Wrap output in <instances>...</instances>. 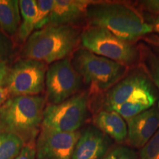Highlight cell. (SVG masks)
Masks as SVG:
<instances>
[{
	"label": "cell",
	"instance_id": "obj_1",
	"mask_svg": "<svg viewBox=\"0 0 159 159\" xmlns=\"http://www.w3.org/2000/svg\"><path fill=\"white\" fill-rule=\"evenodd\" d=\"M85 18L89 26L106 29L130 42L152 32L142 14L126 3L92 2L87 7Z\"/></svg>",
	"mask_w": 159,
	"mask_h": 159
},
{
	"label": "cell",
	"instance_id": "obj_24",
	"mask_svg": "<svg viewBox=\"0 0 159 159\" xmlns=\"http://www.w3.org/2000/svg\"><path fill=\"white\" fill-rule=\"evenodd\" d=\"M139 5L150 15L159 16V0H145L139 2Z\"/></svg>",
	"mask_w": 159,
	"mask_h": 159
},
{
	"label": "cell",
	"instance_id": "obj_5",
	"mask_svg": "<svg viewBox=\"0 0 159 159\" xmlns=\"http://www.w3.org/2000/svg\"><path fill=\"white\" fill-rule=\"evenodd\" d=\"M80 41L84 49L126 67L140 61L138 46L102 27L89 26L81 33Z\"/></svg>",
	"mask_w": 159,
	"mask_h": 159
},
{
	"label": "cell",
	"instance_id": "obj_16",
	"mask_svg": "<svg viewBox=\"0 0 159 159\" xmlns=\"http://www.w3.org/2000/svg\"><path fill=\"white\" fill-rule=\"evenodd\" d=\"M19 8L22 21L18 35L22 42H25L35 28L37 19V5L35 0H20Z\"/></svg>",
	"mask_w": 159,
	"mask_h": 159
},
{
	"label": "cell",
	"instance_id": "obj_15",
	"mask_svg": "<svg viewBox=\"0 0 159 159\" xmlns=\"http://www.w3.org/2000/svg\"><path fill=\"white\" fill-rule=\"evenodd\" d=\"M21 25L19 1L0 0V28L6 35L13 36Z\"/></svg>",
	"mask_w": 159,
	"mask_h": 159
},
{
	"label": "cell",
	"instance_id": "obj_14",
	"mask_svg": "<svg viewBox=\"0 0 159 159\" xmlns=\"http://www.w3.org/2000/svg\"><path fill=\"white\" fill-rule=\"evenodd\" d=\"M94 126L111 140L122 144L128 137L127 122L114 111H100L94 117Z\"/></svg>",
	"mask_w": 159,
	"mask_h": 159
},
{
	"label": "cell",
	"instance_id": "obj_18",
	"mask_svg": "<svg viewBox=\"0 0 159 159\" xmlns=\"http://www.w3.org/2000/svg\"><path fill=\"white\" fill-rule=\"evenodd\" d=\"M25 144L16 135L0 131V159H15Z\"/></svg>",
	"mask_w": 159,
	"mask_h": 159
},
{
	"label": "cell",
	"instance_id": "obj_26",
	"mask_svg": "<svg viewBox=\"0 0 159 159\" xmlns=\"http://www.w3.org/2000/svg\"><path fill=\"white\" fill-rule=\"evenodd\" d=\"M8 70L9 69L6 63L0 62V87H4Z\"/></svg>",
	"mask_w": 159,
	"mask_h": 159
},
{
	"label": "cell",
	"instance_id": "obj_23",
	"mask_svg": "<svg viewBox=\"0 0 159 159\" xmlns=\"http://www.w3.org/2000/svg\"><path fill=\"white\" fill-rule=\"evenodd\" d=\"M15 159H36V150L34 140L25 143L19 156Z\"/></svg>",
	"mask_w": 159,
	"mask_h": 159
},
{
	"label": "cell",
	"instance_id": "obj_19",
	"mask_svg": "<svg viewBox=\"0 0 159 159\" xmlns=\"http://www.w3.org/2000/svg\"><path fill=\"white\" fill-rule=\"evenodd\" d=\"M55 0H38L37 19L35 30H39L46 27L49 23V16L54 5Z\"/></svg>",
	"mask_w": 159,
	"mask_h": 159
},
{
	"label": "cell",
	"instance_id": "obj_12",
	"mask_svg": "<svg viewBox=\"0 0 159 159\" xmlns=\"http://www.w3.org/2000/svg\"><path fill=\"white\" fill-rule=\"evenodd\" d=\"M111 142L96 127H88L80 134L71 159H101L111 148Z\"/></svg>",
	"mask_w": 159,
	"mask_h": 159
},
{
	"label": "cell",
	"instance_id": "obj_4",
	"mask_svg": "<svg viewBox=\"0 0 159 159\" xmlns=\"http://www.w3.org/2000/svg\"><path fill=\"white\" fill-rule=\"evenodd\" d=\"M71 63L83 82L97 92H106L128 72V67L84 48L75 52Z\"/></svg>",
	"mask_w": 159,
	"mask_h": 159
},
{
	"label": "cell",
	"instance_id": "obj_8",
	"mask_svg": "<svg viewBox=\"0 0 159 159\" xmlns=\"http://www.w3.org/2000/svg\"><path fill=\"white\" fill-rule=\"evenodd\" d=\"M47 71L44 63L20 59L8 70L4 86L13 96H36L44 89Z\"/></svg>",
	"mask_w": 159,
	"mask_h": 159
},
{
	"label": "cell",
	"instance_id": "obj_9",
	"mask_svg": "<svg viewBox=\"0 0 159 159\" xmlns=\"http://www.w3.org/2000/svg\"><path fill=\"white\" fill-rule=\"evenodd\" d=\"M83 79L68 58L51 63L45 77L47 99L50 104H59L77 94Z\"/></svg>",
	"mask_w": 159,
	"mask_h": 159
},
{
	"label": "cell",
	"instance_id": "obj_6",
	"mask_svg": "<svg viewBox=\"0 0 159 159\" xmlns=\"http://www.w3.org/2000/svg\"><path fill=\"white\" fill-rule=\"evenodd\" d=\"M159 93L142 66L136 67L103 95V111L133 101H148L155 104Z\"/></svg>",
	"mask_w": 159,
	"mask_h": 159
},
{
	"label": "cell",
	"instance_id": "obj_10",
	"mask_svg": "<svg viewBox=\"0 0 159 159\" xmlns=\"http://www.w3.org/2000/svg\"><path fill=\"white\" fill-rule=\"evenodd\" d=\"M81 133H62L41 128L35 150L37 159H71Z\"/></svg>",
	"mask_w": 159,
	"mask_h": 159
},
{
	"label": "cell",
	"instance_id": "obj_20",
	"mask_svg": "<svg viewBox=\"0 0 159 159\" xmlns=\"http://www.w3.org/2000/svg\"><path fill=\"white\" fill-rule=\"evenodd\" d=\"M101 159H139V156L130 147L116 145L109 149Z\"/></svg>",
	"mask_w": 159,
	"mask_h": 159
},
{
	"label": "cell",
	"instance_id": "obj_17",
	"mask_svg": "<svg viewBox=\"0 0 159 159\" xmlns=\"http://www.w3.org/2000/svg\"><path fill=\"white\" fill-rule=\"evenodd\" d=\"M142 66L159 93V55L146 45L139 46Z\"/></svg>",
	"mask_w": 159,
	"mask_h": 159
},
{
	"label": "cell",
	"instance_id": "obj_3",
	"mask_svg": "<svg viewBox=\"0 0 159 159\" xmlns=\"http://www.w3.org/2000/svg\"><path fill=\"white\" fill-rule=\"evenodd\" d=\"M46 99L13 96L0 106V131L15 134L24 142L34 140L43 120Z\"/></svg>",
	"mask_w": 159,
	"mask_h": 159
},
{
	"label": "cell",
	"instance_id": "obj_11",
	"mask_svg": "<svg viewBox=\"0 0 159 159\" xmlns=\"http://www.w3.org/2000/svg\"><path fill=\"white\" fill-rule=\"evenodd\" d=\"M128 140L130 148L142 149L159 129L158 107L152 106L126 121Z\"/></svg>",
	"mask_w": 159,
	"mask_h": 159
},
{
	"label": "cell",
	"instance_id": "obj_25",
	"mask_svg": "<svg viewBox=\"0 0 159 159\" xmlns=\"http://www.w3.org/2000/svg\"><path fill=\"white\" fill-rule=\"evenodd\" d=\"M145 20L150 25L152 31L156 32L159 35V16L150 15Z\"/></svg>",
	"mask_w": 159,
	"mask_h": 159
},
{
	"label": "cell",
	"instance_id": "obj_2",
	"mask_svg": "<svg viewBox=\"0 0 159 159\" xmlns=\"http://www.w3.org/2000/svg\"><path fill=\"white\" fill-rule=\"evenodd\" d=\"M80 35L71 25H47L35 30L25 41L24 58L52 63L66 57L75 50Z\"/></svg>",
	"mask_w": 159,
	"mask_h": 159
},
{
	"label": "cell",
	"instance_id": "obj_21",
	"mask_svg": "<svg viewBox=\"0 0 159 159\" xmlns=\"http://www.w3.org/2000/svg\"><path fill=\"white\" fill-rule=\"evenodd\" d=\"M139 159H159V129L139 152Z\"/></svg>",
	"mask_w": 159,
	"mask_h": 159
},
{
	"label": "cell",
	"instance_id": "obj_28",
	"mask_svg": "<svg viewBox=\"0 0 159 159\" xmlns=\"http://www.w3.org/2000/svg\"><path fill=\"white\" fill-rule=\"evenodd\" d=\"M158 113H159V101H158Z\"/></svg>",
	"mask_w": 159,
	"mask_h": 159
},
{
	"label": "cell",
	"instance_id": "obj_22",
	"mask_svg": "<svg viewBox=\"0 0 159 159\" xmlns=\"http://www.w3.org/2000/svg\"><path fill=\"white\" fill-rule=\"evenodd\" d=\"M13 45L7 35L0 31V62L5 63L11 56Z\"/></svg>",
	"mask_w": 159,
	"mask_h": 159
},
{
	"label": "cell",
	"instance_id": "obj_13",
	"mask_svg": "<svg viewBox=\"0 0 159 159\" xmlns=\"http://www.w3.org/2000/svg\"><path fill=\"white\" fill-rule=\"evenodd\" d=\"M89 0H55L49 16V25H71L85 17Z\"/></svg>",
	"mask_w": 159,
	"mask_h": 159
},
{
	"label": "cell",
	"instance_id": "obj_7",
	"mask_svg": "<svg viewBox=\"0 0 159 159\" xmlns=\"http://www.w3.org/2000/svg\"><path fill=\"white\" fill-rule=\"evenodd\" d=\"M89 97L79 93L59 104L45 107L41 128L62 133H73L84 123L88 114Z\"/></svg>",
	"mask_w": 159,
	"mask_h": 159
},
{
	"label": "cell",
	"instance_id": "obj_27",
	"mask_svg": "<svg viewBox=\"0 0 159 159\" xmlns=\"http://www.w3.org/2000/svg\"><path fill=\"white\" fill-rule=\"evenodd\" d=\"M11 93L6 87H0V106L2 105L9 98H11Z\"/></svg>",
	"mask_w": 159,
	"mask_h": 159
}]
</instances>
